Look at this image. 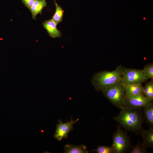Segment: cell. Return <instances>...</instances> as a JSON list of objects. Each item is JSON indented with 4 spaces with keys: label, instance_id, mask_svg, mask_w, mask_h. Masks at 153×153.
I'll return each mask as SVG.
<instances>
[{
    "label": "cell",
    "instance_id": "8992f818",
    "mask_svg": "<svg viewBox=\"0 0 153 153\" xmlns=\"http://www.w3.org/2000/svg\"><path fill=\"white\" fill-rule=\"evenodd\" d=\"M77 118L73 120L71 117L70 121L63 123L62 120H58V121L59 123L56 125V129L54 135V137L58 141H60L63 138L68 137V133L73 130L74 124L79 120Z\"/></svg>",
    "mask_w": 153,
    "mask_h": 153
},
{
    "label": "cell",
    "instance_id": "8fae6325",
    "mask_svg": "<svg viewBox=\"0 0 153 153\" xmlns=\"http://www.w3.org/2000/svg\"><path fill=\"white\" fill-rule=\"evenodd\" d=\"M141 135L143 143L148 148H153V128H149V129L145 130L143 129Z\"/></svg>",
    "mask_w": 153,
    "mask_h": 153
},
{
    "label": "cell",
    "instance_id": "9c48e42d",
    "mask_svg": "<svg viewBox=\"0 0 153 153\" xmlns=\"http://www.w3.org/2000/svg\"><path fill=\"white\" fill-rule=\"evenodd\" d=\"M124 86L126 96L144 95L143 87L141 84L128 85Z\"/></svg>",
    "mask_w": 153,
    "mask_h": 153
},
{
    "label": "cell",
    "instance_id": "44dd1931",
    "mask_svg": "<svg viewBox=\"0 0 153 153\" xmlns=\"http://www.w3.org/2000/svg\"><path fill=\"white\" fill-rule=\"evenodd\" d=\"M55 1H56V0H54V2H55Z\"/></svg>",
    "mask_w": 153,
    "mask_h": 153
},
{
    "label": "cell",
    "instance_id": "5b68a950",
    "mask_svg": "<svg viewBox=\"0 0 153 153\" xmlns=\"http://www.w3.org/2000/svg\"><path fill=\"white\" fill-rule=\"evenodd\" d=\"M149 78L144 75L143 70L126 68L121 79L124 86L141 83Z\"/></svg>",
    "mask_w": 153,
    "mask_h": 153
},
{
    "label": "cell",
    "instance_id": "d6986e66",
    "mask_svg": "<svg viewBox=\"0 0 153 153\" xmlns=\"http://www.w3.org/2000/svg\"><path fill=\"white\" fill-rule=\"evenodd\" d=\"M36 0H21L22 1L29 10L31 9Z\"/></svg>",
    "mask_w": 153,
    "mask_h": 153
},
{
    "label": "cell",
    "instance_id": "52a82bcc",
    "mask_svg": "<svg viewBox=\"0 0 153 153\" xmlns=\"http://www.w3.org/2000/svg\"><path fill=\"white\" fill-rule=\"evenodd\" d=\"M153 101L144 95L126 96L124 101L125 106L135 109H141Z\"/></svg>",
    "mask_w": 153,
    "mask_h": 153
},
{
    "label": "cell",
    "instance_id": "5bb4252c",
    "mask_svg": "<svg viewBox=\"0 0 153 153\" xmlns=\"http://www.w3.org/2000/svg\"><path fill=\"white\" fill-rule=\"evenodd\" d=\"M56 9L51 19L57 25L62 22L64 11L62 8L54 2Z\"/></svg>",
    "mask_w": 153,
    "mask_h": 153
},
{
    "label": "cell",
    "instance_id": "3957f363",
    "mask_svg": "<svg viewBox=\"0 0 153 153\" xmlns=\"http://www.w3.org/2000/svg\"><path fill=\"white\" fill-rule=\"evenodd\" d=\"M102 92L104 95L118 108L121 109L125 107L126 94L121 81L107 88Z\"/></svg>",
    "mask_w": 153,
    "mask_h": 153
},
{
    "label": "cell",
    "instance_id": "7c38bea8",
    "mask_svg": "<svg viewBox=\"0 0 153 153\" xmlns=\"http://www.w3.org/2000/svg\"><path fill=\"white\" fill-rule=\"evenodd\" d=\"M144 118L149 128L153 127V103H149L143 107Z\"/></svg>",
    "mask_w": 153,
    "mask_h": 153
},
{
    "label": "cell",
    "instance_id": "ffe728a7",
    "mask_svg": "<svg viewBox=\"0 0 153 153\" xmlns=\"http://www.w3.org/2000/svg\"><path fill=\"white\" fill-rule=\"evenodd\" d=\"M144 20H145V18H144Z\"/></svg>",
    "mask_w": 153,
    "mask_h": 153
},
{
    "label": "cell",
    "instance_id": "e0dca14e",
    "mask_svg": "<svg viewBox=\"0 0 153 153\" xmlns=\"http://www.w3.org/2000/svg\"><path fill=\"white\" fill-rule=\"evenodd\" d=\"M91 151L95 152L97 153H114V150L112 146H99Z\"/></svg>",
    "mask_w": 153,
    "mask_h": 153
},
{
    "label": "cell",
    "instance_id": "6da1fadb",
    "mask_svg": "<svg viewBox=\"0 0 153 153\" xmlns=\"http://www.w3.org/2000/svg\"><path fill=\"white\" fill-rule=\"evenodd\" d=\"M113 119L126 130L136 134L141 132L144 118L141 109L125 106Z\"/></svg>",
    "mask_w": 153,
    "mask_h": 153
},
{
    "label": "cell",
    "instance_id": "ba28073f",
    "mask_svg": "<svg viewBox=\"0 0 153 153\" xmlns=\"http://www.w3.org/2000/svg\"><path fill=\"white\" fill-rule=\"evenodd\" d=\"M42 24L51 37L53 38L61 37V33L58 29L57 24L52 19L45 21Z\"/></svg>",
    "mask_w": 153,
    "mask_h": 153
},
{
    "label": "cell",
    "instance_id": "9a60e30c",
    "mask_svg": "<svg viewBox=\"0 0 153 153\" xmlns=\"http://www.w3.org/2000/svg\"><path fill=\"white\" fill-rule=\"evenodd\" d=\"M131 149L128 151L130 153H146L148 152L147 148L143 144L138 142L135 146L132 145Z\"/></svg>",
    "mask_w": 153,
    "mask_h": 153
},
{
    "label": "cell",
    "instance_id": "7a4b0ae2",
    "mask_svg": "<svg viewBox=\"0 0 153 153\" xmlns=\"http://www.w3.org/2000/svg\"><path fill=\"white\" fill-rule=\"evenodd\" d=\"M126 68L120 65L112 71H105L95 73L91 78L92 83L97 91L102 92L107 88L121 81Z\"/></svg>",
    "mask_w": 153,
    "mask_h": 153
},
{
    "label": "cell",
    "instance_id": "ac0fdd59",
    "mask_svg": "<svg viewBox=\"0 0 153 153\" xmlns=\"http://www.w3.org/2000/svg\"><path fill=\"white\" fill-rule=\"evenodd\" d=\"M143 74L149 79H153V64L149 63L145 65L143 69Z\"/></svg>",
    "mask_w": 153,
    "mask_h": 153
},
{
    "label": "cell",
    "instance_id": "277c9868",
    "mask_svg": "<svg viewBox=\"0 0 153 153\" xmlns=\"http://www.w3.org/2000/svg\"><path fill=\"white\" fill-rule=\"evenodd\" d=\"M112 146L114 153H124L127 152L131 147V141L127 132L124 131L120 126H117L116 131L112 136Z\"/></svg>",
    "mask_w": 153,
    "mask_h": 153
},
{
    "label": "cell",
    "instance_id": "4fadbf2b",
    "mask_svg": "<svg viewBox=\"0 0 153 153\" xmlns=\"http://www.w3.org/2000/svg\"><path fill=\"white\" fill-rule=\"evenodd\" d=\"M65 153H88L86 145L81 144L79 145L67 144L64 147Z\"/></svg>",
    "mask_w": 153,
    "mask_h": 153
},
{
    "label": "cell",
    "instance_id": "30bf717a",
    "mask_svg": "<svg viewBox=\"0 0 153 153\" xmlns=\"http://www.w3.org/2000/svg\"><path fill=\"white\" fill-rule=\"evenodd\" d=\"M46 6V0H36L30 10L32 19L36 20L37 15L42 14L43 9Z\"/></svg>",
    "mask_w": 153,
    "mask_h": 153
},
{
    "label": "cell",
    "instance_id": "2e32d148",
    "mask_svg": "<svg viewBox=\"0 0 153 153\" xmlns=\"http://www.w3.org/2000/svg\"><path fill=\"white\" fill-rule=\"evenodd\" d=\"M144 95L147 97L153 100V80H152L146 83L143 87Z\"/></svg>",
    "mask_w": 153,
    "mask_h": 153
}]
</instances>
